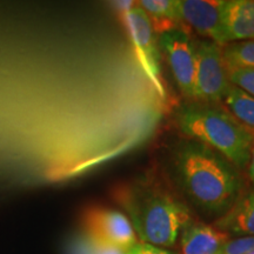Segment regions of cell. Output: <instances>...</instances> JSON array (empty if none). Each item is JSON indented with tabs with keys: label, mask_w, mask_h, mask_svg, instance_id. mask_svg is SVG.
Wrapping results in <instances>:
<instances>
[{
	"label": "cell",
	"mask_w": 254,
	"mask_h": 254,
	"mask_svg": "<svg viewBox=\"0 0 254 254\" xmlns=\"http://www.w3.org/2000/svg\"><path fill=\"white\" fill-rule=\"evenodd\" d=\"M85 233L93 239L128 252L139 243L129 219L117 209L94 207L86 212Z\"/></svg>",
	"instance_id": "cell-7"
},
{
	"label": "cell",
	"mask_w": 254,
	"mask_h": 254,
	"mask_svg": "<svg viewBox=\"0 0 254 254\" xmlns=\"http://www.w3.org/2000/svg\"><path fill=\"white\" fill-rule=\"evenodd\" d=\"M151 18L155 32L160 30L161 24H167V28H177L180 24L178 0H140L136 1Z\"/></svg>",
	"instance_id": "cell-12"
},
{
	"label": "cell",
	"mask_w": 254,
	"mask_h": 254,
	"mask_svg": "<svg viewBox=\"0 0 254 254\" xmlns=\"http://www.w3.org/2000/svg\"><path fill=\"white\" fill-rule=\"evenodd\" d=\"M247 177H249V182L251 183V186L254 190V142H253V147H252V153H251V159L249 166H247Z\"/></svg>",
	"instance_id": "cell-19"
},
{
	"label": "cell",
	"mask_w": 254,
	"mask_h": 254,
	"mask_svg": "<svg viewBox=\"0 0 254 254\" xmlns=\"http://www.w3.org/2000/svg\"><path fill=\"white\" fill-rule=\"evenodd\" d=\"M221 45L254 39V0H222Z\"/></svg>",
	"instance_id": "cell-9"
},
{
	"label": "cell",
	"mask_w": 254,
	"mask_h": 254,
	"mask_svg": "<svg viewBox=\"0 0 254 254\" xmlns=\"http://www.w3.org/2000/svg\"><path fill=\"white\" fill-rule=\"evenodd\" d=\"M222 60L226 69L254 68V39L222 45Z\"/></svg>",
	"instance_id": "cell-14"
},
{
	"label": "cell",
	"mask_w": 254,
	"mask_h": 254,
	"mask_svg": "<svg viewBox=\"0 0 254 254\" xmlns=\"http://www.w3.org/2000/svg\"><path fill=\"white\" fill-rule=\"evenodd\" d=\"M254 247V237L228 239L215 254H247Z\"/></svg>",
	"instance_id": "cell-17"
},
{
	"label": "cell",
	"mask_w": 254,
	"mask_h": 254,
	"mask_svg": "<svg viewBox=\"0 0 254 254\" xmlns=\"http://www.w3.org/2000/svg\"><path fill=\"white\" fill-rule=\"evenodd\" d=\"M159 47L176 85L186 98L195 99V51L190 34L182 27L159 34Z\"/></svg>",
	"instance_id": "cell-6"
},
{
	"label": "cell",
	"mask_w": 254,
	"mask_h": 254,
	"mask_svg": "<svg viewBox=\"0 0 254 254\" xmlns=\"http://www.w3.org/2000/svg\"><path fill=\"white\" fill-rule=\"evenodd\" d=\"M126 254H174L171 251H167L161 247H157L150 244L138 243L135 246H133Z\"/></svg>",
	"instance_id": "cell-18"
},
{
	"label": "cell",
	"mask_w": 254,
	"mask_h": 254,
	"mask_svg": "<svg viewBox=\"0 0 254 254\" xmlns=\"http://www.w3.org/2000/svg\"><path fill=\"white\" fill-rule=\"evenodd\" d=\"M231 237L213 225L193 221L182 230V254H215Z\"/></svg>",
	"instance_id": "cell-10"
},
{
	"label": "cell",
	"mask_w": 254,
	"mask_h": 254,
	"mask_svg": "<svg viewBox=\"0 0 254 254\" xmlns=\"http://www.w3.org/2000/svg\"><path fill=\"white\" fill-rule=\"evenodd\" d=\"M247 254H254V247H253V249H252V250H251V251H250V252H249V253H247Z\"/></svg>",
	"instance_id": "cell-20"
},
{
	"label": "cell",
	"mask_w": 254,
	"mask_h": 254,
	"mask_svg": "<svg viewBox=\"0 0 254 254\" xmlns=\"http://www.w3.org/2000/svg\"><path fill=\"white\" fill-rule=\"evenodd\" d=\"M214 227L232 237H254V190H246L226 214L214 221Z\"/></svg>",
	"instance_id": "cell-11"
},
{
	"label": "cell",
	"mask_w": 254,
	"mask_h": 254,
	"mask_svg": "<svg viewBox=\"0 0 254 254\" xmlns=\"http://www.w3.org/2000/svg\"><path fill=\"white\" fill-rule=\"evenodd\" d=\"M195 51V99L221 104L230 87L226 67L222 60V45L199 38L193 40Z\"/></svg>",
	"instance_id": "cell-5"
},
{
	"label": "cell",
	"mask_w": 254,
	"mask_h": 254,
	"mask_svg": "<svg viewBox=\"0 0 254 254\" xmlns=\"http://www.w3.org/2000/svg\"><path fill=\"white\" fill-rule=\"evenodd\" d=\"M119 15L123 19L142 71L150 79L151 84L160 97L167 101V92L161 79V52L159 47V36L155 32L151 18L138 4H135L126 13Z\"/></svg>",
	"instance_id": "cell-4"
},
{
	"label": "cell",
	"mask_w": 254,
	"mask_h": 254,
	"mask_svg": "<svg viewBox=\"0 0 254 254\" xmlns=\"http://www.w3.org/2000/svg\"><path fill=\"white\" fill-rule=\"evenodd\" d=\"M114 196L131 221L139 243L161 249L172 247L185 225L192 220L187 205L155 174H144L123 184Z\"/></svg>",
	"instance_id": "cell-2"
},
{
	"label": "cell",
	"mask_w": 254,
	"mask_h": 254,
	"mask_svg": "<svg viewBox=\"0 0 254 254\" xmlns=\"http://www.w3.org/2000/svg\"><path fill=\"white\" fill-rule=\"evenodd\" d=\"M173 120L184 136L207 145L246 172L254 129L241 124L221 104L185 100L174 109Z\"/></svg>",
	"instance_id": "cell-3"
},
{
	"label": "cell",
	"mask_w": 254,
	"mask_h": 254,
	"mask_svg": "<svg viewBox=\"0 0 254 254\" xmlns=\"http://www.w3.org/2000/svg\"><path fill=\"white\" fill-rule=\"evenodd\" d=\"M230 84L254 97V68L226 69Z\"/></svg>",
	"instance_id": "cell-16"
},
{
	"label": "cell",
	"mask_w": 254,
	"mask_h": 254,
	"mask_svg": "<svg viewBox=\"0 0 254 254\" xmlns=\"http://www.w3.org/2000/svg\"><path fill=\"white\" fill-rule=\"evenodd\" d=\"M221 103L241 124L254 129V97L231 84Z\"/></svg>",
	"instance_id": "cell-13"
},
{
	"label": "cell",
	"mask_w": 254,
	"mask_h": 254,
	"mask_svg": "<svg viewBox=\"0 0 254 254\" xmlns=\"http://www.w3.org/2000/svg\"><path fill=\"white\" fill-rule=\"evenodd\" d=\"M69 252L71 254H126L118 247L95 240L86 233L74 240Z\"/></svg>",
	"instance_id": "cell-15"
},
{
	"label": "cell",
	"mask_w": 254,
	"mask_h": 254,
	"mask_svg": "<svg viewBox=\"0 0 254 254\" xmlns=\"http://www.w3.org/2000/svg\"><path fill=\"white\" fill-rule=\"evenodd\" d=\"M161 166L164 180L187 207L214 221L246 190L241 171L213 148L187 136L165 145Z\"/></svg>",
	"instance_id": "cell-1"
},
{
	"label": "cell",
	"mask_w": 254,
	"mask_h": 254,
	"mask_svg": "<svg viewBox=\"0 0 254 254\" xmlns=\"http://www.w3.org/2000/svg\"><path fill=\"white\" fill-rule=\"evenodd\" d=\"M221 2L222 0H178L180 21L192 27L200 38L221 45Z\"/></svg>",
	"instance_id": "cell-8"
}]
</instances>
